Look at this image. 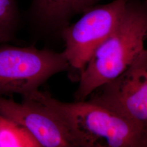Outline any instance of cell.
Segmentation results:
<instances>
[{
	"instance_id": "8992f818",
	"label": "cell",
	"mask_w": 147,
	"mask_h": 147,
	"mask_svg": "<svg viewBox=\"0 0 147 147\" xmlns=\"http://www.w3.org/2000/svg\"><path fill=\"white\" fill-rule=\"evenodd\" d=\"M0 114L24 127L41 147H80L69 126L39 102L23 96L21 103L0 95Z\"/></svg>"
},
{
	"instance_id": "9c48e42d",
	"label": "cell",
	"mask_w": 147,
	"mask_h": 147,
	"mask_svg": "<svg viewBox=\"0 0 147 147\" xmlns=\"http://www.w3.org/2000/svg\"><path fill=\"white\" fill-rule=\"evenodd\" d=\"M20 14L15 0H0V43L11 41L15 36Z\"/></svg>"
},
{
	"instance_id": "ba28073f",
	"label": "cell",
	"mask_w": 147,
	"mask_h": 147,
	"mask_svg": "<svg viewBox=\"0 0 147 147\" xmlns=\"http://www.w3.org/2000/svg\"><path fill=\"white\" fill-rule=\"evenodd\" d=\"M0 147H41L24 127L0 114Z\"/></svg>"
},
{
	"instance_id": "52a82bcc",
	"label": "cell",
	"mask_w": 147,
	"mask_h": 147,
	"mask_svg": "<svg viewBox=\"0 0 147 147\" xmlns=\"http://www.w3.org/2000/svg\"><path fill=\"white\" fill-rule=\"evenodd\" d=\"M101 0H32L30 13L37 25L50 32H61L74 16L84 13Z\"/></svg>"
},
{
	"instance_id": "6da1fadb",
	"label": "cell",
	"mask_w": 147,
	"mask_h": 147,
	"mask_svg": "<svg viewBox=\"0 0 147 147\" xmlns=\"http://www.w3.org/2000/svg\"><path fill=\"white\" fill-rule=\"evenodd\" d=\"M24 96L58 115L75 134L80 147H147V129L89 100L64 102L39 90Z\"/></svg>"
},
{
	"instance_id": "277c9868",
	"label": "cell",
	"mask_w": 147,
	"mask_h": 147,
	"mask_svg": "<svg viewBox=\"0 0 147 147\" xmlns=\"http://www.w3.org/2000/svg\"><path fill=\"white\" fill-rule=\"evenodd\" d=\"M90 95V101L147 129V49L123 72Z\"/></svg>"
},
{
	"instance_id": "3957f363",
	"label": "cell",
	"mask_w": 147,
	"mask_h": 147,
	"mask_svg": "<svg viewBox=\"0 0 147 147\" xmlns=\"http://www.w3.org/2000/svg\"><path fill=\"white\" fill-rule=\"evenodd\" d=\"M70 68L63 52L34 46H1L0 95L30 94L55 74Z\"/></svg>"
},
{
	"instance_id": "5b68a950",
	"label": "cell",
	"mask_w": 147,
	"mask_h": 147,
	"mask_svg": "<svg viewBox=\"0 0 147 147\" xmlns=\"http://www.w3.org/2000/svg\"><path fill=\"white\" fill-rule=\"evenodd\" d=\"M127 0H115L92 8L79 21L65 27L61 34L63 53L70 68L82 71L95 50L113 31L127 6Z\"/></svg>"
},
{
	"instance_id": "7a4b0ae2",
	"label": "cell",
	"mask_w": 147,
	"mask_h": 147,
	"mask_svg": "<svg viewBox=\"0 0 147 147\" xmlns=\"http://www.w3.org/2000/svg\"><path fill=\"white\" fill-rule=\"evenodd\" d=\"M147 33V13L127 4L113 31L95 50L80 73L76 101L86 100L123 72L145 49Z\"/></svg>"
}]
</instances>
